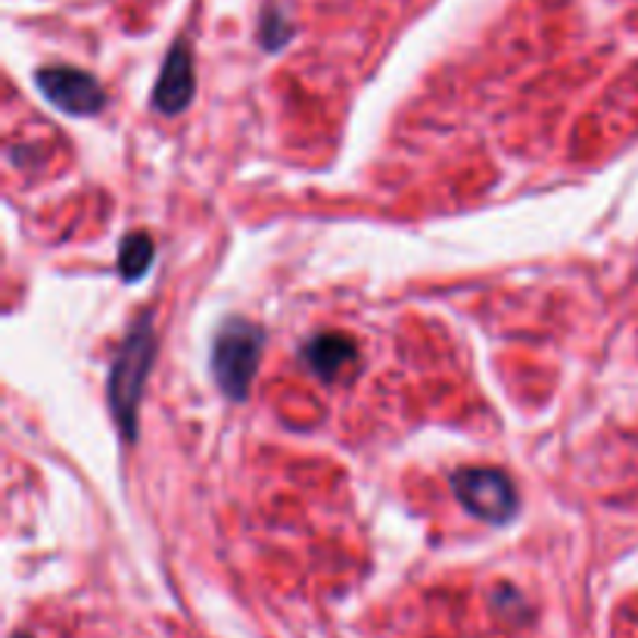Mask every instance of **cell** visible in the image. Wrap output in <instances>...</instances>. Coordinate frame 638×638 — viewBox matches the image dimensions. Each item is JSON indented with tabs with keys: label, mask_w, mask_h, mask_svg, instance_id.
<instances>
[{
	"label": "cell",
	"mask_w": 638,
	"mask_h": 638,
	"mask_svg": "<svg viewBox=\"0 0 638 638\" xmlns=\"http://www.w3.org/2000/svg\"><path fill=\"white\" fill-rule=\"evenodd\" d=\"M153 358H156V324H153V315H144L128 330L119 355L109 368V383H106L109 412L116 417L125 439H138V409L144 399Z\"/></svg>",
	"instance_id": "6da1fadb"
},
{
	"label": "cell",
	"mask_w": 638,
	"mask_h": 638,
	"mask_svg": "<svg viewBox=\"0 0 638 638\" xmlns=\"http://www.w3.org/2000/svg\"><path fill=\"white\" fill-rule=\"evenodd\" d=\"M265 330L244 318H227L212 343V377L231 402H244L259 371Z\"/></svg>",
	"instance_id": "7a4b0ae2"
},
{
	"label": "cell",
	"mask_w": 638,
	"mask_h": 638,
	"mask_svg": "<svg viewBox=\"0 0 638 638\" xmlns=\"http://www.w3.org/2000/svg\"><path fill=\"white\" fill-rule=\"evenodd\" d=\"M454 498L486 523H508L517 515V489L498 468H461L452 474Z\"/></svg>",
	"instance_id": "3957f363"
},
{
	"label": "cell",
	"mask_w": 638,
	"mask_h": 638,
	"mask_svg": "<svg viewBox=\"0 0 638 638\" xmlns=\"http://www.w3.org/2000/svg\"><path fill=\"white\" fill-rule=\"evenodd\" d=\"M35 84L50 104L62 109L66 116H94L106 104L104 87L97 84L94 75L72 66H47L38 69Z\"/></svg>",
	"instance_id": "277c9868"
},
{
	"label": "cell",
	"mask_w": 638,
	"mask_h": 638,
	"mask_svg": "<svg viewBox=\"0 0 638 638\" xmlns=\"http://www.w3.org/2000/svg\"><path fill=\"white\" fill-rule=\"evenodd\" d=\"M193 62H190V50L185 42L172 44L168 57L163 62V72L156 79L153 87V106L165 113V116H175L187 109V104L193 101Z\"/></svg>",
	"instance_id": "5b68a950"
},
{
	"label": "cell",
	"mask_w": 638,
	"mask_h": 638,
	"mask_svg": "<svg viewBox=\"0 0 638 638\" xmlns=\"http://www.w3.org/2000/svg\"><path fill=\"white\" fill-rule=\"evenodd\" d=\"M303 358L318 377L336 380L340 374H346L358 362V346L346 333H318L306 343Z\"/></svg>",
	"instance_id": "8992f818"
},
{
	"label": "cell",
	"mask_w": 638,
	"mask_h": 638,
	"mask_svg": "<svg viewBox=\"0 0 638 638\" xmlns=\"http://www.w3.org/2000/svg\"><path fill=\"white\" fill-rule=\"evenodd\" d=\"M153 256H156V249H153L150 234L131 231L119 244V274H122L125 281H141L146 274V268L153 265Z\"/></svg>",
	"instance_id": "52a82bcc"
}]
</instances>
